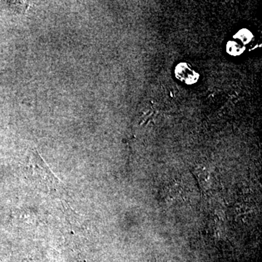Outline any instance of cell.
I'll return each instance as SVG.
<instances>
[{"label": "cell", "mask_w": 262, "mask_h": 262, "mask_svg": "<svg viewBox=\"0 0 262 262\" xmlns=\"http://www.w3.org/2000/svg\"><path fill=\"white\" fill-rule=\"evenodd\" d=\"M30 168L33 178L49 194L60 195L64 192L63 183L53 173L47 164L35 150H33L31 152Z\"/></svg>", "instance_id": "cell-1"}, {"label": "cell", "mask_w": 262, "mask_h": 262, "mask_svg": "<svg viewBox=\"0 0 262 262\" xmlns=\"http://www.w3.org/2000/svg\"><path fill=\"white\" fill-rule=\"evenodd\" d=\"M176 77L184 83L194 84L198 82L200 78V75L195 71L192 70V67L185 62L179 63L176 67L174 70Z\"/></svg>", "instance_id": "cell-2"}, {"label": "cell", "mask_w": 262, "mask_h": 262, "mask_svg": "<svg viewBox=\"0 0 262 262\" xmlns=\"http://www.w3.org/2000/svg\"><path fill=\"white\" fill-rule=\"evenodd\" d=\"M246 47L244 45L239 44L235 41H229L226 46V51L229 55L232 56H238L244 53Z\"/></svg>", "instance_id": "cell-3"}, {"label": "cell", "mask_w": 262, "mask_h": 262, "mask_svg": "<svg viewBox=\"0 0 262 262\" xmlns=\"http://www.w3.org/2000/svg\"><path fill=\"white\" fill-rule=\"evenodd\" d=\"M234 39H239L242 42L244 46L249 44L252 41L253 35L251 31L247 29H242L239 30L233 36Z\"/></svg>", "instance_id": "cell-4"}]
</instances>
